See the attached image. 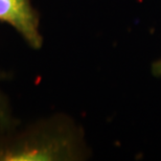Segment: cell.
<instances>
[{
	"mask_svg": "<svg viewBox=\"0 0 161 161\" xmlns=\"http://www.w3.org/2000/svg\"><path fill=\"white\" fill-rule=\"evenodd\" d=\"M152 73L154 76L161 78V58L152 64Z\"/></svg>",
	"mask_w": 161,
	"mask_h": 161,
	"instance_id": "cell-4",
	"label": "cell"
},
{
	"mask_svg": "<svg viewBox=\"0 0 161 161\" xmlns=\"http://www.w3.org/2000/svg\"><path fill=\"white\" fill-rule=\"evenodd\" d=\"M89 155L83 129L64 114L0 130V161H76Z\"/></svg>",
	"mask_w": 161,
	"mask_h": 161,
	"instance_id": "cell-1",
	"label": "cell"
},
{
	"mask_svg": "<svg viewBox=\"0 0 161 161\" xmlns=\"http://www.w3.org/2000/svg\"><path fill=\"white\" fill-rule=\"evenodd\" d=\"M0 22L11 25L33 49L43 46L40 15L31 0H0Z\"/></svg>",
	"mask_w": 161,
	"mask_h": 161,
	"instance_id": "cell-2",
	"label": "cell"
},
{
	"mask_svg": "<svg viewBox=\"0 0 161 161\" xmlns=\"http://www.w3.org/2000/svg\"><path fill=\"white\" fill-rule=\"evenodd\" d=\"M8 75L4 72L0 71V83L2 80L8 79ZM19 125V120L14 116L12 107L9 105L8 98L0 89V130L8 131L17 128Z\"/></svg>",
	"mask_w": 161,
	"mask_h": 161,
	"instance_id": "cell-3",
	"label": "cell"
}]
</instances>
